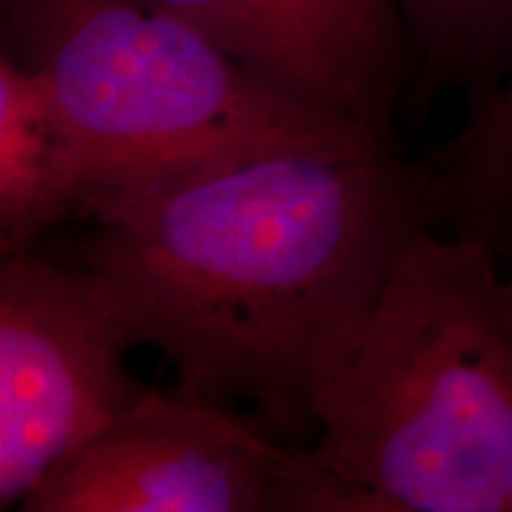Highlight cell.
Returning a JSON list of instances; mask_svg holds the SVG:
<instances>
[{
  "instance_id": "cell-1",
  "label": "cell",
  "mask_w": 512,
  "mask_h": 512,
  "mask_svg": "<svg viewBox=\"0 0 512 512\" xmlns=\"http://www.w3.org/2000/svg\"><path fill=\"white\" fill-rule=\"evenodd\" d=\"M430 159L283 152L93 219L74 261L176 392L309 446L396 256L427 228Z\"/></svg>"
},
{
  "instance_id": "cell-2",
  "label": "cell",
  "mask_w": 512,
  "mask_h": 512,
  "mask_svg": "<svg viewBox=\"0 0 512 512\" xmlns=\"http://www.w3.org/2000/svg\"><path fill=\"white\" fill-rule=\"evenodd\" d=\"M420 230L318 411L316 463L370 512H512V275Z\"/></svg>"
},
{
  "instance_id": "cell-3",
  "label": "cell",
  "mask_w": 512,
  "mask_h": 512,
  "mask_svg": "<svg viewBox=\"0 0 512 512\" xmlns=\"http://www.w3.org/2000/svg\"><path fill=\"white\" fill-rule=\"evenodd\" d=\"M0 53L48 88L91 221L268 155L403 147L290 98L143 0H3Z\"/></svg>"
},
{
  "instance_id": "cell-4",
  "label": "cell",
  "mask_w": 512,
  "mask_h": 512,
  "mask_svg": "<svg viewBox=\"0 0 512 512\" xmlns=\"http://www.w3.org/2000/svg\"><path fill=\"white\" fill-rule=\"evenodd\" d=\"M22 512H370L254 415L150 387L29 491Z\"/></svg>"
},
{
  "instance_id": "cell-5",
  "label": "cell",
  "mask_w": 512,
  "mask_h": 512,
  "mask_svg": "<svg viewBox=\"0 0 512 512\" xmlns=\"http://www.w3.org/2000/svg\"><path fill=\"white\" fill-rule=\"evenodd\" d=\"M86 268L38 249L0 261V510L131 413L150 387Z\"/></svg>"
},
{
  "instance_id": "cell-6",
  "label": "cell",
  "mask_w": 512,
  "mask_h": 512,
  "mask_svg": "<svg viewBox=\"0 0 512 512\" xmlns=\"http://www.w3.org/2000/svg\"><path fill=\"white\" fill-rule=\"evenodd\" d=\"M271 86L389 145L415 79L399 0H143Z\"/></svg>"
},
{
  "instance_id": "cell-7",
  "label": "cell",
  "mask_w": 512,
  "mask_h": 512,
  "mask_svg": "<svg viewBox=\"0 0 512 512\" xmlns=\"http://www.w3.org/2000/svg\"><path fill=\"white\" fill-rule=\"evenodd\" d=\"M86 211V176L72 133L43 81L0 53V247L36 249Z\"/></svg>"
},
{
  "instance_id": "cell-8",
  "label": "cell",
  "mask_w": 512,
  "mask_h": 512,
  "mask_svg": "<svg viewBox=\"0 0 512 512\" xmlns=\"http://www.w3.org/2000/svg\"><path fill=\"white\" fill-rule=\"evenodd\" d=\"M415 50V79L401 117L422 126L444 93H460L467 117L512 74V0H399Z\"/></svg>"
},
{
  "instance_id": "cell-9",
  "label": "cell",
  "mask_w": 512,
  "mask_h": 512,
  "mask_svg": "<svg viewBox=\"0 0 512 512\" xmlns=\"http://www.w3.org/2000/svg\"><path fill=\"white\" fill-rule=\"evenodd\" d=\"M427 159V228L477 240L512 261V74Z\"/></svg>"
}]
</instances>
